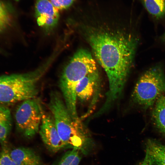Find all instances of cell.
<instances>
[{"mask_svg": "<svg viewBox=\"0 0 165 165\" xmlns=\"http://www.w3.org/2000/svg\"><path fill=\"white\" fill-rule=\"evenodd\" d=\"M48 107L59 136L66 147L77 149L87 154L93 146L92 141L80 122L72 118L57 92L51 94Z\"/></svg>", "mask_w": 165, "mask_h": 165, "instance_id": "7a4b0ae2", "label": "cell"}, {"mask_svg": "<svg viewBox=\"0 0 165 165\" xmlns=\"http://www.w3.org/2000/svg\"><path fill=\"white\" fill-rule=\"evenodd\" d=\"M88 40L107 76L109 89L104 106L109 108L121 94L132 65L138 38L101 29L89 30Z\"/></svg>", "mask_w": 165, "mask_h": 165, "instance_id": "6da1fadb", "label": "cell"}, {"mask_svg": "<svg viewBox=\"0 0 165 165\" xmlns=\"http://www.w3.org/2000/svg\"><path fill=\"white\" fill-rule=\"evenodd\" d=\"M39 132L47 148L51 151L57 152L66 147L61 139L53 116L44 113Z\"/></svg>", "mask_w": 165, "mask_h": 165, "instance_id": "52a82bcc", "label": "cell"}, {"mask_svg": "<svg viewBox=\"0 0 165 165\" xmlns=\"http://www.w3.org/2000/svg\"><path fill=\"white\" fill-rule=\"evenodd\" d=\"M152 114L156 127L165 135V96H160L155 103Z\"/></svg>", "mask_w": 165, "mask_h": 165, "instance_id": "4fadbf2b", "label": "cell"}, {"mask_svg": "<svg viewBox=\"0 0 165 165\" xmlns=\"http://www.w3.org/2000/svg\"><path fill=\"white\" fill-rule=\"evenodd\" d=\"M46 65L24 74L0 76V104H11L35 98L38 83L46 69Z\"/></svg>", "mask_w": 165, "mask_h": 165, "instance_id": "277c9868", "label": "cell"}, {"mask_svg": "<svg viewBox=\"0 0 165 165\" xmlns=\"http://www.w3.org/2000/svg\"><path fill=\"white\" fill-rule=\"evenodd\" d=\"M161 39L163 42L165 43V33L161 36Z\"/></svg>", "mask_w": 165, "mask_h": 165, "instance_id": "ffe728a7", "label": "cell"}, {"mask_svg": "<svg viewBox=\"0 0 165 165\" xmlns=\"http://www.w3.org/2000/svg\"><path fill=\"white\" fill-rule=\"evenodd\" d=\"M16 1H19V0H15Z\"/></svg>", "mask_w": 165, "mask_h": 165, "instance_id": "44dd1931", "label": "cell"}, {"mask_svg": "<svg viewBox=\"0 0 165 165\" xmlns=\"http://www.w3.org/2000/svg\"><path fill=\"white\" fill-rule=\"evenodd\" d=\"M10 110L7 107L0 105V143L1 145H7L8 136L12 126Z\"/></svg>", "mask_w": 165, "mask_h": 165, "instance_id": "5bb4252c", "label": "cell"}, {"mask_svg": "<svg viewBox=\"0 0 165 165\" xmlns=\"http://www.w3.org/2000/svg\"><path fill=\"white\" fill-rule=\"evenodd\" d=\"M57 10L68 8L73 3L75 0H49Z\"/></svg>", "mask_w": 165, "mask_h": 165, "instance_id": "ac0fdd59", "label": "cell"}, {"mask_svg": "<svg viewBox=\"0 0 165 165\" xmlns=\"http://www.w3.org/2000/svg\"><path fill=\"white\" fill-rule=\"evenodd\" d=\"M165 93V75L163 65L158 63L148 68L139 78L131 95L134 102L144 109L152 106Z\"/></svg>", "mask_w": 165, "mask_h": 165, "instance_id": "5b68a950", "label": "cell"}, {"mask_svg": "<svg viewBox=\"0 0 165 165\" xmlns=\"http://www.w3.org/2000/svg\"><path fill=\"white\" fill-rule=\"evenodd\" d=\"M9 13L5 6L0 1V33L3 32L11 23Z\"/></svg>", "mask_w": 165, "mask_h": 165, "instance_id": "2e32d148", "label": "cell"}, {"mask_svg": "<svg viewBox=\"0 0 165 165\" xmlns=\"http://www.w3.org/2000/svg\"><path fill=\"white\" fill-rule=\"evenodd\" d=\"M43 114L38 99L35 98L23 101L15 114L17 128L26 137L32 138L39 131Z\"/></svg>", "mask_w": 165, "mask_h": 165, "instance_id": "8992f818", "label": "cell"}, {"mask_svg": "<svg viewBox=\"0 0 165 165\" xmlns=\"http://www.w3.org/2000/svg\"><path fill=\"white\" fill-rule=\"evenodd\" d=\"M80 152L77 149L72 148L66 152L54 165H79L81 160Z\"/></svg>", "mask_w": 165, "mask_h": 165, "instance_id": "9a60e30c", "label": "cell"}, {"mask_svg": "<svg viewBox=\"0 0 165 165\" xmlns=\"http://www.w3.org/2000/svg\"><path fill=\"white\" fill-rule=\"evenodd\" d=\"M146 152L154 165H165V145L155 140L148 139L146 143Z\"/></svg>", "mask_w": 165, "mask_h": 165, "instance_id": "7c38bea8", "label": "cell"}, {"mask_svg": "<svg viewBox=\"0 0 165 165\" xmlns=\"http://www.w3.org/2000/svg\"><path fill=\"white\" fill-rule=\"evenodd\" d=\"M0 165H16L11 157L7 145L2 146L0 151Z\"/></svg>", "mask_w": 165, "mask_h": 165, "instance_id": "e0dca14e", "label": "cell"}, {"mask_svg": "<svg viewBox=\"0 0 165 165\" xmlns=\"http://www.w3.org/2000/svg\"><path fill=\"white\" fill-rule=\"evenodd\" d=\"M143 9L155 22L165 20V0H138Z\"/></svg>", "mask_w": 165, "mask_h": 165, "instance_id": "8fae6325", "label": "cell"}, {"mask_svg": "<svg viewBox=\"0 0 165 165\" xmlns=\"http://www.w3.org/2000/svg\"><path fill=\"white\" fill-rule=\"evenodd\" d=\"M9 153L16 165H42L40 157L30 148H16L9 150Z\"/></svg>", "mask_w": 165, "mask_h": 165, "instance_id": "30bf717a", "label": "cell"}, {"mask_svg": "<svg viewBox=\"0 0 165 165\" xmlns=\"http://www.w3.org/2000/svg\"><path fill=\"white\" fill-rule=\"evenodd\" d=\"M100 79L98 70L90 73L81 80L76 87V94L82 102L93 99L91 104L94 105L99 95Z\"/></svg>", "mask_w": 165, "mask_h": 165, "instance_id": "ba28073f", "label": "cell"}, {"mask_svg": "<svg viewBox=\"0 0 165 165\" xmlns=\"http://www.w3.org/2000/svg\"><path fill=\"white\" fill-rule=\"evenodd\" d=\"M35 16L39 26L48 31L53 28L58 21L59 10L49 0H37L35 5Z\"/></svg>", "mask_w": 165, "mask_h": 165, "instance_id": "9c48e42d", "label": "cell"}, {"mask_svg": "<svg viewBox=\"0 0 165 165\" xmlns=\"http://www.w3.org/2000/svg\"><path fill=\"white\" fill-rule=\"evenodd\" d=\"M139 165H154L148 154L146 152L143 160Z\"/></svg>", "mask_w": 165, "mask_h": 165, "instance_id": "d6986e66", "label": "cell"}, {"mask_svg": "<svg viewBox=\"0 0 165 165\" xmlns=\"http://www.w3.org/2000/svg\"><path fill=\"white\" fill-rule=\"evenodd\" d=\"M97 70L96 62L91 53L81 49L75 53L63 71L59 86L67 108L74 119L79 118L76 107V86L86 75Z\"/></svg>", "mask_w": 165, "mask_h": 165, "instance_id": "3957f363", "label": "cell"}]
</instances>
